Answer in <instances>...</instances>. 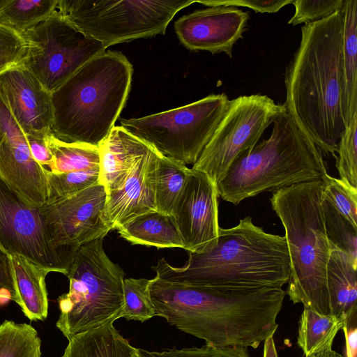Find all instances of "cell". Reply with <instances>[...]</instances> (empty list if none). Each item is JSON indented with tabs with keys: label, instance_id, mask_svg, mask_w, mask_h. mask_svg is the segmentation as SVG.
Wrapping results in <instances>:
<instances>
[{
	"label": "cell",
	"instance_id": "20",
	"mask_svg": "<svg viewBox=\"0 0 357 357\" xmlns=\"http://www.w3.org/2000/svg\"><path fill=\"white\" fill-rule=\"evenodd\" d=\"M357 262L332 247L326 267L330 314L340 319L343 327L356 325Z\"/></svg>",
	"mask_w": 357,
	"mask_h": 357
},
{
	"label": "cell",
	"instance_id": "39",
	"mask_svg": "<svg viewBox=\"0 0 357 357\" xmlns=\"http://www.w3.org/2000/svg\"><path fill=\"white\" fill-rule=\"evenodd\" d=\"M26 135L29 150L33 159L47 170L50 171L53 165L54 157L48 146L46 138Z\"/></svg>",
	"mask_w": 357,
	"mask_h": 357
},
{
	"label": "cell",
	"instance_id": "37",
	"mask_svg": "<svg viewBox=\"0 0 357 357\" xmlns=\"http://www.w3.org/2000/svg\"><path fill=\"white\" fill-rule=\"evenodd\" d=\"M148 353L151 357H250L245 347L218 348L207 344L201 347L171 349Z\"/></svg>",
	"mask_w": 357,
	"mask_h": 357
},
{
	"label": "cell",
	"instance_id": "25",
	"mask_svg": "<svg viewBox=\"0 0 357 357\" xmlns=\"http://www.w3.org/2000/svg\"><path fill=\"white\" fill-rule=\"evenodd\" d=\"M343 322L331 314L304 307L298 321L297 344L305 357L321 353L332 345Z\"/></svg>",
	"mask_w": 357,
	"mask_h": 357
},
{
	"label": "cell",
	"instance_id": "26",
	"mask_svg": "<svg viewBox=\"0 0 357 357\" xmlns=\"http://www.w3.org/2000/svg\"><path fill=\"white\" fill-rule=\"evenodd\" d=\"M46 141L54 157L50 172L61 174L100 168L98 146L62 142L52 134L46 137Z\"/></svg>",
	"mask_w": 357,
	"mask_h": 357
},
{
	"label": "cell",
	"instance_id": "4",
	"mask_svg": "<svg viewBox=\"0 0 357 357\" xmlns=\"http://www.w3.org/2000/svg\"><path fill=\"white\" fill-rule=\"evenodd\" d=\"M132 66L121 52L91 59L52 93V135L95 146L107 137L131 88Z\"/></svg>",
	"mask_w": 357,
	"mask_h": 357
},
{
	"label": "cell",
	"instance_id": "30",
	"mask_svg": "<svg viewBox=\"0 0 357 357\" xmlns=\"http://www.w3.org/2000/svg\"><path fill=\"white\" fill-rule=\"evenodd\" d=\"M41 340L28 324L6 320L0 325V357H41Z\"/></svg>",
	"mask_w": 357,
	"mask_h": 357
},
{
	"label": "cell",
	"instance_id": "18",
	"mask_svg": "<svg viewBox=\"0 0 357 357\" xmlns=\"http://www.w3.org/2000/svg\"><path fill=\"white\" fill-rule=\"evenodd\" d=\"M160 155L152 146L135 166L123 185L107 192L105 215L112 229H116L135 216L156 210V168Z\"/></svg>",
	"mask_w": 357,
	"mask_h": 357
},
{
	"label": "cell",
	"instance_id": "41",
	"mask_svg": "<svg viewBox=\"0 0 357 357\" xmlns=\"http://www.w3.org/2000/svg\"><path fill=\"white\" fill-rule=\"evenodd\" d=\"M346 342V356L356 357L357 353V328L356 325L343 327Z\"/></svg>",
	"mask_w": 357,
	"mask_h": 357
},
{
	"label": "cell",
	"instance_id": "21",
	"mask_svg": "<svg viewBox=\"0 0 357 357\" xmlns=\"http://www.w3.org/2000/svg\"><path fill=\"white\" fill-rule=\"evenodd\" d=\"M16 294L15 303L30 321H43L48 314L46 270L20 257L10 256Z\"/></svg>",
	"mask_w": 357,
	"mask_h": 357
},
{
	"label": "cell",
	"instance_id": "3",
	"mask_svg": "<svg viewBox=\"0 0 357 357\" xmlns=\"http://www.w3.org/2000/svg\"><path fill=\"white\" fill-rule=\"evenodd\" d=\"M188 254L183 267L159 259L153 268L155 276L171 282L231 289L282 287L289 281L291 263L284 236L264 231L250 216L233 227H220L214 243Z\"/></svg>",
	"mask_w": 357,
	"mask_h": 357
},
{
	"label": "cell",
	"instance_id": "2",
	"mask_svg": "<svg viewBox=\"0 0 357 357\" xmlns=\"http://www.w3.org/2000/svg\"><path fill=\"white\" fill-rule=\"evenodd\" d=\"M342 29L341 10L304 24L284 78L286 110L321 151L335 158L347 128L342 112Z\"/></svg>",
	"mask_w": 357,
	"mask_h": 357
},
{
	"label": "cell",
	"instance_id": "14",
	"mask_svg": "<svg viewBox=\"0 0 357 357\" xmlns=\"http://www.w3.org/2000/svg\"><path fill=\"white\" fill-rule=\"evenodd\" d=\"M47 172L32 157L26 135L0 94V177L30 204L47 202Z\"/></svg>",
	"mask_w": 357,
	"mask_h": 357
},
{
	"label": "cell",
	"instance_id": "5",
	"mask_svg": "<svg viewBox=\"0 0 357 357\" xmlns=\"http://www.w3.org/2000/svg\"><path fill=\"white\" fill-rule=\"evenodd\" d=\"M270 137L240 154L217 183L218 196L238 204L262 192L322 178L328 174L321 151L284 106Z\"/></svg>",
	"mask_w": 357,
	"mask_h": 357
},
{
	"label": "cell",
	"instance_id": "19",
	"mask_svg": "<svg viewBox=\"0 0 357 357\" xmlns=\"http://www.w3.org/2000/svg\"><path fill=\"white\" fill-rule=\"evenodd\" d=\"M98 147L100 183L107 192L119 189L137 163L152 148L122 126H114Z\"/></svg>",
	"mask_w": 357,
	"mask_h": 357
},
{
	"label": "cell",
	"instance_id": "28",
	"mask_svg": "<svg viewBox=\"0 0 357 357\" xmlns=\"http://www.w3.org/2000/svg\"><path fill=\"white\" fill-rule=\"evenodd\" d=\"M58 1L5 0L0 8V24L22 34L53 14Z\"/></svg>",
	"mask_w": 357,
	"mask_h": 357
},
{
	"label": "cell",
	"instance_id": "34",
	"mask_svg": "<svg viewBox=\"0 0 357 357\" xmlns=\"http://www.w3.org/2000/svg\"><path fill=\"white\" fill-rule=\"evenodd\" d=\"M322 181L324 196L354 225H357V189L328 174Z\"/></svg>",
	"mask_w": 357,
	"mask_h": 357
},
{
	"label": "cell",
	"instance_id": "7",
	"mask_svg": "<svg viewBox=\"0 0 357 357\" xmlns=\"http://www.w3.org/2000/svg\"><path fill=\"white\" fill-rule=\"evenodd\" d=\"M100 238L82 245L69 268L68 293L58 298L56 326L68 340L119 319L125 273L105 253Z\"/></svg>",
	"mask_w": 357,
	"mask_h": 357
},
{
	"label": "cell",
	"instance_id": "32",
	"mask_svg": "<svg viewBox=\"0 0 357 357\" xmlns=\"http://www.w3.org/2000/svg\"><path fill=\"white\" fill-rule=\"evenodd\" d=\"M47 181V203H50L70 197L100 183V168L61 174L48 171Z\"/></svg>",
	"mask_w": 357,
	"mask_h": 357
},
{
	"label": "cell",
	"instance_id": "29",
	"mask_svg": "<svg viewBox=\"0 0 357 357\" xmlns=\"http://www.w3.org/2000/svg\"><path fill=\"white\" fill-rule=\"evenodd\" d=\"M321 204L326 234L330 244L357 262V225L338 211L323 192Z\"/></svg>",
	"mask_w": 357,
	"mask_h": 357
},
{
	"label": "cell",
	"instance_id": "13",
	"mask_svg": "<svg viewBox=\"0 0 357 357\" xmlns=\"http://www.w3.org/2000/svg\"><path fill=\"white\" fill-rule=\"evenodd\" d=\"M107 190L96 183L70 197L47 203L40 212L52 243L76 252L112 230L105 215Z\"/></svg>",
	"mask_w": 357,
	"mask_h": 357
},
{
	"label": "cell",
	"instance_id": "36",
	"mask_svg": "<svg viewBox=\"0 0 357 357\" xmlns=\"http://www.w3.org/2000/svg\"><path fill=\"white\" fill-rule=\"evenodd\" d=\"M295 13L288 24H309L325 19L341 10L344 0H294Z\"/></svg>",
	"mask_w": 357,
	"mask_h": 357
},
{
	"label": "cell",
	"instance_id": "43",
	"mask_svg": "<svg viewBox=\"0 0 357 357\" xmlns=\"http://www.w3.org/2000/svg\"><path fill=\"white\" fill-rule=\"evenodd\" d=\"M132 357H151L148 351L137 348Z\"/></svg>",
	"mask_w": 357,
	"mask_h": 357
},
{
	"label": "cell",
	"instance_id": "23",
	"mask_svg": "<svg viewBox=\"0 0 357 357\" xmlns=\"http://www.w3.org/2000/svg\"><path fill=\"white\" fill-rule=\"evenodd\" d=\"M342 112L347 127L357 114V1L344 0L342 8Z\"/></svg>",
	"mask_w": 357,
	"mask_h": 357
},
{
	"label": "cell",
	"instance_id": "12",
	"mask_svg": "<svg viewBox=\"0 0 357 357\" xmlns=\"http://www.w3.org/2000/svg\"><path fill=\"white\" fill-rule=\"evenodd\" d=\"M0 245L10 256L66 275L76 254L52 243L40 207L28 203L1 177Z\"/></svg>",
	"mask_w": 357,
	"mask_h": 357
},
{
	"label": "cell",
	"instance_id": "27",
	"mask_svg": "<svg viewBox=\"0 0 357 357\" xmlns=\"http://www.w3.org/2000/svg\"><path fill=\"white\" fill-rule=\"evenodd\" d=\"M186 165L160 155L156 168V210L172 214L190 172Z\"/></svg>",
	"mask_w": 357,
	"mask_h": 357
},
{
	"label": "cell",
	"instance_id": "35",
	"mask_svg": "<svg viewBox=\"0 0 357 357\" xmlns=\"http://www.w3.org/2000/svg\"><path fill=\"white\" fill-rule=\"evenodd\" d=\"M27 51L28 45L24 36L0 24V75L22 63Z\"/></svg>",
	"mask_w": 357,
	"mask_h": 357
},
{
	"label": "cell",
	"instance_id": "6",
	"mask_svg": "<svg viewBox=\"0 0 357 357\" xmlns=\"http://www.w3.org/2000/svg\"><path fill=\"white\" fill-rule=\"evenodd\" d=\"M324 181L295 184L273 192L270 202L285 231L291 270L287 288L293 303L330 314L326 267L331 250L324 228Z\"/></svg>",
	"mask_w": 357,
	"mask_h": 357
},
{
	"label": "cell",
	"instance_id": "24",
	"mask_svg": "<svg viewBox=\"0 0 357 357\" xmlns=\"http://www.w3.org/2000/svg\"><path fill=\"white\" fill-rule=\"evenodd\" d=\"M62 357H132V346L109 323L68 340Z\"/></svg>",
	"mask_w": 357,
	"mask_h": 357
},
{
	"label": "cell",
	"instance_id": "40",
	"mask_svg": "<svg viewBox=\"0 0 357 357\" xmlns=\"http://www.w3.org/2000/svg\"><path fill=\"white\" fill-rule=\"evenodd\" d=\"M2 291H7L11 300L15 301L16 294L10 256L0 245V293Z\"/></svg>",
	"mask_w": 357,
	"mask_h": 357
},
{
	"label": "cell",
	"instance_id": "33",
	"mask_svg": "<svg viewBox=\"0 0 357 357\" xmlns=\"http://www.w3.org/2000/svg\"><path fill=\"white\" fill-rule=\"evenodd\" d=\"M336 152L335 167L340 179L357 189V114L340 137Z\"/></svg>",
	"mask_w": 357,
	"mask_h": 357
},
{
	"label": "cell",
	"instance_id": "16",
	"mask_svg": "<svg viewBox=\"0 0 357 357\" xmlns=\"http://www.w3.org/2000/svg\"><path fill=\"white\" fill-rule=\"evenodd\" d=\"M249 14L234 6H209L183 15L174 24L182 45L191 51L232 56L234 44L246 29Z\"/></svg>",
	"mask_w": 357,
	"mask_h": 357
},
{
	"label": "cell",
	"instance_id": "38",
	"mask_svg": "<svg viewBox=\"0 0 357 357\" xmlns=\"http://www.w3.org/2000/svg\"><path fill=\"white\" fill-rule=\"evenodd\" d=\"M294 0H213L198 1L197 3L208 6H243L252 9L256 13H273L282 7L292 3Z\"/></svg>",
	"mask_w": 357,
	"mask_h": 357
},
{
	"label": "cell",
	"instance_id": "15",
	"mask_svg": "<svg viewBox=\"0 0 357 357\" xmlns=\"http://www.w3.org/2000/svg\"><path fill=\"white\" fill-rule=\"evenodd\" d=\"M218 197L217 184L206 173L191 168L172 213L188 252H202L216 241Z\"/></svg>",
	"mask_w": 357,
	"mask_h": 357
},
{
	"label": "cell",
	"instance_id": "44",
	"mask_svg": "<svg viewBox=\"0 0 357 357\" xmlns=\"http://www.w3.org/2000/svg\"><path fill=\"white\" fill-rule=\"evenodd\" d=\"M4 1H5V0H0V8L3 6V4L4 3Z\"/></svg>",
	"mask_w": 357,
	"mask_h": 357
},
{
	"label": "cell",
	"instance_id": "8",
	"mask_svg": "<svg viewBox=\"0 0 357 357\" xmlns=\"http://www.w3.org/2000/svg\"><path fill=\"white\" fill-rule=\"evenodd\" d=\"M196 0H59L75 28L108 47L164 34L175 15Z\"/></svg>",
	"mask_w": 357,
	"mask_h": 357
},
{
	"label": "cell",
	"instance_id": "42",
	"mask_svg": "<svg viewBox=\"0 0 357 357\" xmlns=\"http://www.w3.org/2000/svg\"><path fill=\"white\" fill-rule=\"evenodd\" d=\"M310 357H344L340 354L334 351L332 348H329L321 353L311 356Z\"/></svg>",
	"mask_w": 357,
	"mask_h": 357
},
{
	"label": "cell",
	"instance_id": "22",
	"mask_svg": "<svg viewBox=\"0 0 357 357\" xmlns=\"http://www.w3.org/2000/svg\"><path fill=\"white\" fill-rule=\"evenodd\" d=\"M123 238L135 245L158 248H181L183 243L172 214L158 210L142 213L116 229Z\"/></svg>",
	"mask_w": 357,
	"mask_h": 357
},
{
	"label": "cell",
	"instance_id": "11",
	"mask_svg": "<svg viewBox=\"0 0 357 357\" xmlns=\"http://www.w3.org/2000/svg\"><path fill=\"white\" fill-rule=\"evenodd\" d=\"M284 108L266 95L241 96L227 110L192 169L206 173L216 184L241 153L255 146Z\"/></svg>",
	"mask_w": 357,
	"mask_h": 357
},
{
	"label": "cell",
	"instance_id": "17",
	"mask_svg": "<svg viewBox=\"0 0 357 357\" xmlns=\"http://www.w3.org/2000/svg\"><path fill=\"white\" fill-rule=\"evenodd\" d=\"M0 94L26 135L46 138L52 133V95L23 63L0 75Z\"/></svg>",
	"mask_w": 357,
	"mask_h": 357
},
{
	"label": "cell",
	"instance_id": "1",
	"mask_svg": "<svg viewBox=\"0 0 357 357\" xmlns=\"http://www.w3.org/2000/svg\"><path fill=\"white\" fill-rule=\"evenodd\" d=\"M155 316L218 347L257 348L273 337L286 291L278 287L231 289L151 280Z\"/></svg>",
	"mask_w": 357,
	"mask_h": 357
},
{
	"label": "cell",
	"instance_id": "31",
	"mask_svg": "<svg viewBox=\"0 0 357 357\" xmlns=\"http://www.w3.org/2000/svg\"><path fill=\"white\" fill-rule=\"evenodd\" d=\"M151 280L126 278L123 282L124 306L120 318L144 322L155 316L149 285Z\"/></svg>",
	"mask_w": 357,
	"mask_h": 357
},
{
	"label": "cell",
	"instance_id": "9",
	"mask_svg": "<svg viewBox=\"0 0 357 357\" xmlns=\"http://www.w3.org/2000/svg\"><path fill=\"white\" fill-rule=\"evenodd\" d=\"M222 93L149 116L121 119V126L161 155L194 165L211 139L229 103Z\"/></svg>",
	"mask_w": 357,
	"mask_h": 357
},
{
	"label": "cell",
	"instance_id": "10",
	"mask_svg": "<svg viewBox=\"0 0 357 357\" xmlns=\"http://www.w3.org/2000/svg\"><path fill=\"white\" fill-rule=\"evenodd\" d=\"M22 35L28 45L22 63L51 93L107 49L75 28L57 9Z\"/></svg>",
	"mask_w": 357,
	"mask_h": 357
}]
</instances>
